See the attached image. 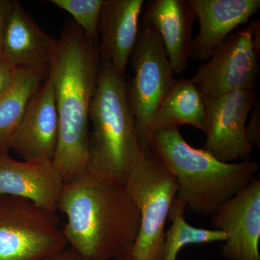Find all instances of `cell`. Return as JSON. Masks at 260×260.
Segmentation results:
<instances>
[{
    "mask_svg": "<svg viewBox=\"0 0 260 260\" xmlns=\"http://www.w3.org/2000/svg\"><path fill=\"white\" fill-rule=\"evenodd\" d=\"M15 70L3 58L0 59V96L3 95L11 83Z\"/></svg>",
    "mask_w": 260,
    "mask_h": 260,
    "instance_id": "obj_23",
    "label": "cell"
},
{
    "mask_svg": "<svg viewBox=\"0 0 260 260\" xmlns=\"http://www.w3.org/2000/svg\"><path fill=\"white\" fill-rule=\"evenodd\" d=\"M191 125L205 133L204 95L191 79L176 80L170 93L155 113L149 126L150 135L160 129Z\"/></svg>",
    "mask_w": 260,
    "mask_h": 260,
    "instance_id": "obj_18",
    "label": "cell"
},
{
    "mask_svg": "<svg viewBox=\"0 0 260 260\" xmlns=\"http://www.w3.org/2000/svg\"><path fill=\"white\" fill-rule=\"evenodd\" d=\"M58 41L42 30L18 1H13L3 39L2 58L14 69L49 66Z\"/></svg>",
    "mask_w": 260,
    "mask_h": 260,
    "instance_id": "obj_16",
    "label": "cell"
},
{
    "mask_svg": "<svg viewBox=\"0 0 260 260\" xmlns=\"http://www.w3.org/2000/svg\"><path fill=\"white\" fill-rule=\"evenodd\" d=\"M56 212L23 198L0 196V260H44L68 246Z\"/></svg>",
    "mask_w": 260,
    "mask_h": 260,
    "instance_id": "obj_6",
    "label": "cell"
},
{
    "mask_svg": "<svg viewBox=\"0 0 260 260\" xmlns=\"http://www.w3.org/2000/svg\"><path fill=\"white\" fill-rule=\"evenodd\" d=\"M148 148L175 177L178 199L188 209L203 215H213L259 175L257 162L220 161L205 148L189 145L177 127L152 133Z\"/></svg>",
    "mask_w": 260,
    "mask_h": 260,
    "instance_id": "obj_3",
    "label": "cell"
},
{
    "mask_svg": "<svg viewBox=\"0 0 260 260\" xmlns=\"http://www.w3.org/2000/svg\"><path fill=\"white\" fill-rule=\"evenodd\" d=\"M250 120L246 125V137L253 146L260 148V107L256 102L251 111Z\"/></svg>",
    "mask_w": 260,
    "mask_h": 260,
    "instance_id": "obj_21",
    "label": "cell"
},
{
    "mask_svg": "<svg viewBox=\"0 0 260 260\" xmlns=\"http://www.w3.org/2000/svg\"><path fill=\"white\" fill-rule=\"evenodd\" d=\"M140 212V228L126 260H160L165 225L177 198L175 177L161 158L150 149L132 169L124 185Z\"/></svg>",
    "mask_w": 260,
    "mask_h": 260,
    "instance_id": "obj_5",
    "label": "cell"
},
{
    "mask_svg": "<svg viewBox=\"0 0 260 260\" xmlns=\"http://www.w3.org/2000/svg\"><path fill=\"white\" fill-rule=\"evenodd\" d=\"M59 138V119L50 78L42 83L29 102L23 119L10 142L23 160L52 161Z\"/></svg>",
    "mask_w": 260,
    "mask_h": 260,
    "instance_id": "obj_11",
    "label": "cell"
},
{
    "mask_svg": "<svg viewBox=\"0 0 260 260\" xmlns=\"http://www.w3.org/2000/svg\"><path fill=\"white\" fill-rule=\"evenodd\" d=\"M64 183L52 161L18 160L0 153V196L23 198L56 212Z\"/></svg>",
    "mask_w": 260,
    "mask_h": 260,
    "instance_id": "obj_12",
    "label": "cell"
},
{
    "mask_svg": "<svg viewBox=\"0 0 260 260\" xmlns=\"http://www.w3.org/2000/svg\"><path fill=\"white\" fill-rule=\"evenodd\" d=\"M13 3L12 0H0V59L3 54L5 26Z\"/></svg>",
    "mask_w": 260,
    "mask_h": 260,
    "instance_id": "obj_22",
    "label": "cell"
},
{
    "mask_svg": "<svg viewBox=\"0 0 260 260\" xmlns=\"http://www.w3.org/2000/svg\"><path fill=\"white\" fill-rule=\"evenodd\" d=\"M104 0H50L74 18L75 23L93 42H99V22Z\"/></svg>",
    "mask_w": 260,
    "mask_h": 260,
    "instance_id": "obj_20",
    "label": "cell"
},
{
    "mask_svg": "<svg viewBox=\"0 0 260 260\" xmlns=\"http://www.w3.org/2000/svg\"><path fill=\"white\" fill-rule=\"evenodd\" d=\"M49 66L15 69L8 88L0 96V153H8L10 142L34 94L48 76Z\"/></svg>",
    "mask_w": 260,
    "mask_h": 260,
    "instance_id": "obj_17",
    "label": "cell"
},
{
    "mask_svg": "<svg viewBox=\"0 0 260 260\" xmlns=\"http://www.w3.org/2000/svg\"><path fill=\"white\" fill-rule=\"evenodd\" d=\"M87 172L99 180L124 186L145 152L126 95L124 76L101 59L96 88L90 104Z\"/></svg>",
    "mask_w": 260,
    "mask_h": 260,
    "instance_id": "obj_4",
    "label": "cell"
},
{
    "mask_svg": "<svg viewBox=\"0 0 260 260\" xmlns=\"http://www.w3.org/2000/svg\"><path fill=\"white\" fill-rule=\"evenodd\" d=\"M57 210L68 245L90 260H126L138 237L140 212L124 186L88 172L65 182Z\"/></svg>",
    "mask_w": 260,
    "mask_h": 260,
    "instance_id": "obj_1",
    "label": "cell"
},
{
    "mask_svg": "<svg viewBox=\"0 0 260 260\" xmlns=\"http://www.w3.org/2000/svg\"><path fill=\"white\" fill-rule=\"evenodd\" d=\"M100 62L97 43L89 39L75 23L67 25L48 72L59 119V138L53 164L64 182L88 169L89 112Z\"/></svg>",
    "mask_w": 260,
    "mask_h": 260,
    "instance_id": "obj_2",
    "label": "cell"
},
{
    "mask_svg": "<svg viewBox=\"0 0 260 260\" xmlns=\"http://www.w3.org/2000/svg\"><path fill=\"white\" fill-rule=\"evenodd\" d=\"M129 61L133 77L126 83V95L140 143L146 150L150 121L170 93L176 79L161 39L142 21Z\"/></svg>",
    "mask_w": 260,
    "mask_h": 260,
    "instance_id": "obj_7",
    "label": "cell"
},
{
    "mask_svg": "<svg viewBox=\"0 0 260 260\" xmlns=\"http://www.w3.org/2000/svg\"><path fill=\"white\" fill-rule=\"evenodd\" d=\"M199 20L191 58L207 61L215 49L239 25L246 23L260 8L259 0H189Z\"/></svg>",
    "mask_w": 260,
    "mask_h": 260,
    "instance_id": "obj_15",
    "label": "cell"
},
{
    "mask_svg": "<svg viewBox=\"0 0 260 260\" xmlns=\"http://www.w3.org/2000/svg\"><path fill=\"white\" fill-rule=\"evenodd\" d=\"M215 229L226 236L221 247L228 260H260L259 174L211 215Z\"/></svg>",
    "mask_w": 260,
    "mask_h": 260,
    "instance_id": "obj_10",
    "label": "cell"
},
{
    "mask_svg": "<svg viewBox=\"0 0 260 260\" xmlns=\"http://www.w3.org/2000/svg\"><path fill=\"white\" fill-rule=\"evenodd\" d=\"M196 14L189 0H150L142 22L161 39L173 71L181 74L191 58L192 28Z\"/></svg>",
    "mask_w": 260,
    "mask_h": 260,
    "instance_id": "obj_13",
    "label": "cell"
},
{
    "mask_svg": "<svg viewBox=\"0 0 260 260\" xmlns=\"http://www.w3.org/2000/svg\"><path fill=\"white\" fill-rule=\"evenodd\" d=\"M143 0H104L99 22L101 59L111 63L116 73L125 74L140 25Z\"/></svg>",
    "mask_w": 260,
    "mask_h": 260,
    "instance_id": "obj_14",
    "label": "cell"
},
{
    "mask_svg": "<svg viewBox=\"0 0 260 260\" xmlns=\"http://www.w3.org/2000/svg\"><path fill=\"white\" fill-rule=\"evenodd\" d=\"M186 205L177 198L173 202L169 220L172 225L166 232L160 260H177L183 248L191 244L224 242L226 236L217 229L193 226L186 222Z\"/></svg>",
    "mask_w": 260,
    "mask_h": 260,
    "instance_id": "obj_19",
    "label": "cell"
},
{
    "mask_svg": "<svg viewBox=\"0 0 260 260\" xmlns=\"http://www.w3.org/2000/svg\"><path fill=\"white\" fill-rule=\"evenodd\" d=\"M256 100V90H238L218 97L204 95L205 150L220 161H250L254 146L246 138L245 129Z\"/></svg>",
    "mask_w": 260,
    "mask_h": 260,
    "instance_id": "obj_9",
    "label": "cell"
},
{
    "mask_svg": "<svg viewBox=\"0 0 260 260\" xmlns=\"http://www.w3.org/2000/svg\"><path fill=\"white\" fill-rule=\"evenodd\" d=\"M44 260H90L83 256L80 255L73 249H64V250L51 256L50 257Z\"/></svg>",
    "mask_w": 260,
    "mask_h": 260,
    "instance_id": "obj_24",
    "label": "cell"
},
{
    "mask_svg": "<svg viewBox=\"0 0 260 260\" xmlns=\"http://www.w3.org/2000/svg\"><path fill=\"white\" fill-rule=\"evenodd\" d=\"M259 56L251 23L229 35L200 65L191 80L205 96H221L238 90H256Z\"/></svg>",
    "mask_w": 260,
    "mask_h": 260,
    "instance_id": "obj_8",
    "label": "cell"
}]
</instances>
